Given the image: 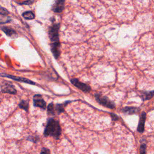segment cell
<instances>
[{"label": "cell", "instance_id": "cell-1", "mask_svg": "<svg viewBox=\"0 0 154 154\" xmlns=\"http://www.w3.org/2000/svg\"><path fill=\"white\" fill-rule=\"evenodd\" d=\"M44 134L45 136H53L58 139L61 135V128L58 122L53 119L49 120Z\"/></svg>", "mask_w": 154, "mask_h": 154}, {"label": "cell", "instance_id": "cell-2", "mask_svg": "<svg viewBox=\"0 0 154 154\" xmlns=\"http://www.w3.org/2000/svg\"><path fill=\"white\" fill-rule=\"evenodd\" d=\"M95 98L101 105H104L111 109L115 108V104L113 102H111L107 97L101 96V95L96 94L95 95Z\"/></svg>", "mask_w": 154, "mask_h": 154}, {"label": "cell", "instance_id": "cell-3", "mask_svg": "<svg viewBox=\"0 0 154 154\" xmlns=\"http://www.w3.org/2000/svg\"><path fill=\"white\" fill-rule=\"evenodd\" d=\"M59 28H60V24H57L53 25L49 29V34L50 39L52 42L59 41V35H58Z\"/></svg>", "mask_w": 154, "mask_h": 154}, {"label": "cell", "instance_id": "cell-4", "mask_svg": "<svg viewBox=\"0 0 154 154\" xmlns=\"http://www.w3.org/2000/svg\"><path fill=\"white\" fill-rule=\"evenodd\" d=\"M71 83H72L75 86H76L77 88L81 90H82L84 92H89L91 90V88L89 86L87 85L85 83H82V82L79 81L78 79L76 78H74L71 79Z\"/></svg>", "mask_w": 154, "mask_h": 154}, {"label": "cell", "instance_id": "cell-5", "mask_svg": "<svg viewBox=\"0 0 154 154\" xmlns=\"http://www.w3.org/2000/svg\"><path fill=\"white\" fill-rule=\"evenodd\" d=\"M65 0H56L55 3L53 6V10L56 13H61L63 11L65 7Z\"/></svg>", "mask_w": 154, "mask_h": 154}, {"label": "cell", "instance_id": "cell-6", "mask_svg": "<svg viewBox=\"0 0 154 154\" xmlns=\"http://www.w3.org/2000/svg\"><path fill=\"white\" fill-rule=\"evenodd\" d=\"M33 101L34 105L35 107H39L44 109L46 108V102L44 101V100L42 99V96L40 95H35L34 96Z\"/></svg>", "mask_w": 154, "mask_h": 154}, {"label": "cell", "instance_id": "cell-7", "mask_svg": "<svg viewBox=\"0 0 154 154\" xmlns=\"http://www.w3.org/2000/svg\"><path fill=\"white\" fill-rule=\"evenodd\" d=\"M1 75L3 76V77H7V78H9L10 79H12L15 80V81L23 82V83H28V84H35V83H34V82H33L32 81H31L30 79H28L27 78H22V77H15V76L7 75V74H1Z\"/></svg>", "mask_w": 154, "mask_h": 154}, {"label": "cell", "instance_id": "cell-8", "mask_svg": "<svg viewBox=\"0 0 154 154\" xmlns=\"http://www.w3.org/2000/svg\"><path fill=\"white\" fill-rule=\"evenodd\" d=\"M60 44L59 41L54 42L51 44V51L54 56V57L57 58L60 54Z\"/></svg>", "mask_w": 154, "mask_h": 154}, {"label": "cell", "instance_id": "cell-9", "mask_svg": "<svg viewBox=\"0 0 154 154\" xmlns=\"http://www.w3.org/2000/svg\"><path fill=\"white\" fill-rule=\"evenodd\" d=\"M146 118V115L145 113V112L142 113V114L140 116V120H139V126L137 128V131L140 133H142L143 131H144Z\"/></svg>", "mask_w": 154, "mask_h": 154}, {"label": "cell", "instance_id": "cell-10", "mask_svg": "<svg viewBox=\"0 0 154 154\" xmlns=\"http://www.w3.org/2000/svg\"><path fill=\"white\" fill-rule=\"evenodd\" d=\"M2 91L4 93L15 94L16 93V89L10 84H6L2 87Z\"/></svg>", "mask_w": 154, "mask_h": 154}, {"label": "cell", "instance_id": "cell-11", "mask_svg": "<svg viewBox=\"0 0 154 154\" xmlns=\"http://www.w3.org/2000/svg\"><path fill=\"white\" fill-rule=\"evenodd\" d=\"M122 111L127 114L132 115L137 113L139 111V108L136 107H125L122 109Z\"/></svg>", "mask_w": 154, "mask_h": 154}, {"label": "cell", "instance_id": "cell-12", "mask_svg": "<svg viewBox=\"0 0 154 154\" xmlns=\"http://www.w3.org/2000/svg\"><path fill=\"white\" fill-rule=\"evenodd\" d=\"M154 95V91H145L143 92L142 93V98L145 101V100H149L151 99Z\"/></svg>", "mask_w": 154, "mask_h": 154}, {"label": "cell", "instance_id": "cell-13", "mask_svg": "<svg viewBox=\"0 0 154 154\" xmlns=\"http://www.w3.org/2000/svg\"><path fill=\"white\" fill-rule=\"evenodd\" d=\"M2 30L7 36H12V35H14L15 34V32L12 28H10L8 27H3Z\"/></svg>", "mask_w": 154, "mask_h": 154}, {"label": "cell", "instance_id": "cell-14", "mask_svg": "<svg viewBox=\"0 0 154 154\" xmlns=\"http://www.w3.org/2000/svg\"><path fill=\"white\" fill-rule=\"evenodd\" d=\"M23 17L26 19H33L34 18V14L32 12H26L23 14Z\"/></svg>", "mask_w": 154, "mask_h": 154}, {"label": "cell", "instance_id": "cell-15", "mask_svg": "<svg viewBox=\"0 0 154 154\" xmlns=\"http://www.w3.org/2000/svg\"><path fill=\"white\" fill-rule=\"evenodd\" d=\"M19 107L20 108H23V109H24L25 110L27 111L28 110V102L25 101H23L20 102V103L19 104Z\"/></svg>", "mask_w": 154, "mask_h": 154}, {"label": "cell", "instance_id": "cell-16", "mask_svg": "<svg viewBox=\"0 0 154 154\" xmlns=\"http://www.w3.org/2000/svg\"><path fill=\"white\" fill-rule=\"evenodd\" d=\"M48 112L49 114L54 115V104H53L51 103L48 105Z\"/></svg>", "mask_w": 154, "mask_h": 154}, {"label": "cell", "instance_id": "cell-17", "mask_svg": "<svg viewBox=\"0 0 154 154\" xmlns=\"http://www.w3.org/2000/svg\"><path fill=\"white\" fill-rule=\"evenodd\" d=\"M56 110L58 112V113L60 114L61 113H62L64 111V108L63 105H61V104H58L56 106Z\"/></svg>", "mask_w": 154, "mask_h": 154}, {"label": "cell", "instance_id": "cell-18", "mask_svg": "<svg viewBox=\"0 0 154 154\" xmlns=\"http://www.w3.org/2000/svg\"><path fill=\"white\" fill-rule=\"evenodd\" d=\"M8 14V12L7 11V10L2 7H0V15H7Z\"/></svg>", "mask_w": 154, "mask_h": 154}, {"label": "cell", "instance_id": "cell-19", "mask_svg": "<svg viewBox=\"0 0 154 154\" xmlns=\"http://www.w3.org/2000/svg\"><path fill=\"white\" fill-rule=\"evenodd\" d=\"M146 145L145 143H143L141 145L140 147V153H146Z\"/></svg>", "mask_w": 154, "mask_h": 154}, {"label": "cell", "instance_id": "cell-20", "mask_svg": "<svg viewBox=\"0 0 154 154\" xmlns=\"http://www.w3.org/2000/svg\"><path fill=\"white\" fill-rule=\"evenodd\" d=\"M34 3V0H27V1H25L23 2V3H20V4H26V5H30Z\"/></svg>", "mask_w": 154, "mask_h": 154}, {"label": "cell", "instance_id": "cell-21", "mask_svg": "<svg viewBox=\"0 0 154 154\" xmlns=\"http://www.w3.org/2000/svg\"><path fill=\"white\" fill-rule=\"evenodd\" d=\"M111 117H112V119H113V120H117L118 119V117L116 115H115V114H111Z\"/></svg>", "mask_w": 154, "mask_h": 154}, {"label": "cell", "instance_id": "cell-22", "mask_svg": "<svg viewBox=\"0 0 154 154\" xmlns=\"http://www.w3.org/2000/svg\"><path fill=\"white\" fill-rule=\"evenodd\" d=\"M41 153H49V150L48 149H44L42 150V152H41Z\"/></svg>", "mask_w": 154, "mask_h": 154}]
</instances>
